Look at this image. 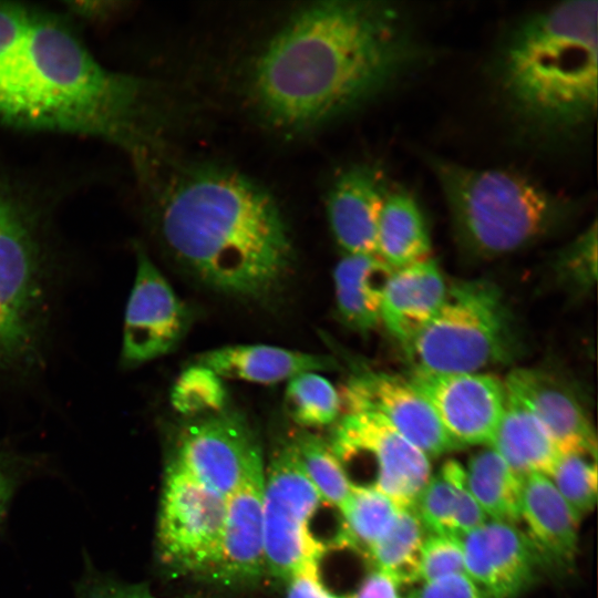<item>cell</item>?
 <instances>
[{"label": "cell", "instance_id": "6da1fadb", "mask_svg": "<svg viewBox=\"0 0 598 598\" xmlns=\"http://www.w3.org/2000/svg\"><path fill=\"white\" fill-rule=\"evenodd\" d=\"M421 56L410 21L395 4L315 2L290 16L257 54L250 96L277 128L306 130L392 87Z\"/></svg>", "mask_w": 598, "mask_h": 598}, {"label": "cell", "instance_id": "7a4b0ae2", "mask_svg": "<svg viewBox=\"0 0 598 598\" xmlns=\"http://www.w3.org/2000/svg\"><path fill=\"white\" fill-rule=\"evenodd\" d=\"M161 230L174 256L216 290L261 297L285 278L292 246L272 197L231 171L199 168L165 198Z\"/></svg>", "mask_w": 598, "mask_h": 598}, {"label": "cell", "instance_id": "3957f363", "mask_svg": "<svg viewBox=\"0 0 598 598\" xmlns=\"http://www.w3.org/2000/svg\"><path fill=\"white\" fill-rule=\"evenodd\" d=\"M598 1L574 0L522 19L494 63L507 113L535 138H569L597 111Z\"/></svg>", "mask_w": 598, "mask_h": 598}, {"label": "cell", "instance_id": "277c9868", "mask_svg": "<svg viewBox=\"0 0 598 598\" xmlns=\"http://www.w3.org/2000/svg\"><path fill=\"white\" fill-rule=\"evenodd\" d=\"M141 94L140 81L105 70L66 28L32 14L25 40L0 75V118L121 138Z\"/></svg>", "mask_w": 598, "mask_h": 598}, {"label": "cell", "instance_id": "5b68a950", "mask_svg": "<svg viewBox=\"0 0 598 598\" xmlns=\"http://www.w3.org/2000/svg\"><path fill=\"white\" fill-rule=\"evenodd\" d=\"M455 238L470 256L491 259L524 248L563 226L574 204L517 172L430 161Z\"/></svg>", "mask_w": 598, "mask_h": 598}, {"label": "cell", "instance_id": "8992f818", "mask_svg": "<svg viewBox=\"0 0 598 598\" xmlns=\"http://www.w3.org/2000/svg\"><path fill=\"white\" fill-rule=\"evenodd\" d=\"M514 349L509 312L499 290L473 280L448 286L442 306L405 351L419 370L477 373L508 360Z\"/></svg>", "mask_w": 598, "mask_h": 598}, {"label": "cell", "instance_id": "52a82bcc", "mask_svg": "<svg viewBox=\"0 0 598 598\" xmlns=\"http://www.w3.org/2000/svg\"><path fill=\"white\" fill-rule=\"evenodd\" d=\"M322 503L293 445L280 447L265 471L262 532L267 573L289 580L303 568L319 565L326 546L310 522Z\"/></svg>", "mask_w": 598, "mask_h": 598}, {"label": "cell", "instance_id": "ba28073f", "mask_svg": "<svg viewBox=\"0 0 598 598\" xmlns=\"http://www.w3.org/2000/svg\"><path fill=\"white\" fill-rule=\"evenodd\" d=\"M226 513V497L197 482L171 460L156 524L161 565L174 573L205 576L217 558Z\"/></svg>", "mask_w": 598, "mask_h": 598}, {"label": "cell", "instance_id": "9c48e42d", "mask_svg": "<svg viewBox=\"0 0 598 598\" xmlns=\"http://www.w3.org/2000/svg\"><path fill=\"white\" fill-rule=\"evenodd\" d=\"M329 445L344 471L369 462L371 486L399 508H412L431 477L430 458L375 414H344Z\"/></svg>", "mask_w": 598, "mask_h": 598}, {"label": "cell", "instance_id": "30bf717a", "mask_svg": "<svg viewBox=\"0 0 598 598\" xmlns=\"http://www.w3.org/2000/svg\"><path fill=\"white\" fill-rule=\"evenodd\" d=\"M172 460L226 498L266 470L249 425L223 410L187 424L177 437Z\"/></svg>", "mask_w": 598, "mask_h": 598}, {"label": "cell", "instance_id": "8fae6325", "mask_svg": "<svg viewBox=\"0 0 598 598\" xmlns=\"http://www.w3.org/2000/svg\"><path fill=\"white\" fill-rule=\"evenodd\" d=\"M38 278L32 240L6 205L0 208V365L32 353Z\"/></svg>", "mask_w": 598, "mask_h": 598}, {"label": "cell", "instance_id": "7c38bea8", "mask_svg": "<svg viewBox=\"0 0 598 598\" xmlns=\"http://www.w3.org/2000/svg\"><path fill=\"white\" fill-rule=\"evenodd\" d=\"M340 400L347 413L378 415L429 458L461 448L408 379L385 372L359 371L348 380Z\"/></svg>", "mask_w": 598, "mask_h": 598}, {"label": "cell", "instance_id": "4fadbf2b", "mask_svg": "<svg viewBox=\"0 0 598 598\" xmlns=\"http://www.w3.org/2000/svg\"><path fill=\"white\" fill-rule=\"evenodd\" d=\"M410 383L431 404L461 446L491 443L506 402V389L485 373H434L414 369Z\"/></svg>", "mask_w": 598, "mask_h": 598}, {"label": "cell", "instance_id": "5bb4252c", "mask_svg": "<svg viewBox=\"0 0 598 598\" xmlns=\"http://www.w3.org/2000/svg\"><path fill=\"white\" fill-rule=\"evenodd\" d=\"M187 311L168 281L142 250L125 311L122 359L138 364L169 352L187 326Z\"/></svg>", "mask_w": 598, "mask_h": 598}, {"label": "cell", "instance_id": "9a60e30c", "mask_svg": "<svg viewBox=\"0 0 598 598\" xmlns=\"http://www.w3.org/2000/svg\"><path fill=\"white\" fill-rule=\"evenodd\" d=\"M465 573L491 598H516L535 581L542 556L516 525L487 520L460 537Z\"/></svg>", "mask_w": 598, "mask_h": 598}, {"label": "cell", "instance_id": "2e32d148", "mask_svg": "<svg viewBox=\"0 0 598 598\" xmlns=\"http://www.w3.org/2000/svg\"><path fill=\"white\" fill-rule=\"evenodd\" d=\"M264 483L265 473L227 497L218 555L205 575L219 584L249 585L268 574L262 532Z\"/></svg>", "mask_w": 598, "mask_h": 598}, {"label": "cell", "instance_id": "e0dca14e", "mask_svg": "<svg viewBox=\"0 0 598 598\" xmlns=\"http://www.w3.org/2000/svg\"><path fill=\"white\" fill-rule=\"evenodd\" d=\"M504 385L542 422L560 456H596L595 431L578 399L563 383L545 371L524 368L512 371Z\"/></svg>", "mask_w": 598, "mask_h": 598}, {"label": "cell", "instance_id": "ac0fdd59", "mask_svg": "<svg viewBox=\"0 0 598 598\" xmlns=\"http://www.w3.org/2000/svg\"><path fill=\"white\" fill-rule=\"evenodd\" d=\"M386 192L383 175L370 165L352 166L334 181L327 216L344 254L377 255L378 223Z\"/></svg>", "mask_w": 598, "mask_h": 598}, {"label": "cell", "instance_id": "d6986e66", "mask_svg": "<svg viewBox=\"0 0 598 598\" xmlns=\"http://www.w3.org/2000/svg\"><path fill=\"white\" fill-rule=\"evenodd\" d=\"M447 288L440 267L430 258L393 270L382 299L381 322L405 350L435 316Z\"/></svg>", "mask_w": 598, "mask_h": 598}, {"label": "cell", "instance_id": "ffe728a7", "mask_svg": "<svg viewBox=\"0 0 598 598\" xmlns=\"http://www.w3.org/2000/svg\"><path fill=\"white\" fill-rule=\"evenodd\" d=\"M543 560L558 568H570L578 549L580 518L543 474L524 477L520 495V519Z\"/></svg>", "mask_w": 598, "mask_h": 598}, {"label": "cell", "instance_id": "44dd1931", "mask_svg": "<svg viewBox=\"0 0 598 598\" xmlns=\"http://www.w3.org/2000/svg\"><path fill=\"white\" fill-rule=\"evenodd\" d=\"M203 365L220 379H237L272 384L305 372L338 368L333 358L289 350L268 344H236L216 348L197 357Z\"/></svg>", "mask_w": 598, "mask_h": 598}, {"label": "cell", "instance_id": "7402d4cb", "mask_svg": "<svg viewBox=\"0 0 598 598\" xmlns=\"http://www.w3.org/2000/svg\"><path fill=\"white\" fill-rule=\"evenodd\" d=\"M489 445L520 477L536 473L549 476L560 457L542 422L507 391L504 412Z\"/></svg>", "mask_w": 598, "mask_h": 598}, {"label": "cell", "instance_id": "603a6c76", "mask_svg": "<svg viewBox=\"0 0 598 598\" xmlns=\"http://www.w3.org/2000/svg\"><path fill=\"white\" fill-rule=\"evenodd\" d=\"M377 255L344 254L333 271L336 302L342 322L368 332L381 322V305L393 272Z\"/></svg>", "mask_w": 598, "mask_h": 598}, {"label": "cell", "instance_id": "cb8c5ba5", "mask_svg": "<svg viewBox=\"0 0 598 598\" xmlns=\"http://www.w3.org/2000/svg\"><path fill=\"white\" fill-rule=\"evenodd\" d=\"M431 238L416 198L403 188L388 189L379 216L377 256L392 269L429 258Z\"/></svg>", "mask_w": 598, "mask_h": 598}, {"label": "cell", "instance_id": "d4e9b609", "mask_svg": "<svg viewBox=\"0 0 598 598\" xmlns=\"http://www.w3.org/2000/svg\"><path fill=\"white\" fill-rule=\"evenodd\" d=\"M523 480L493 448L474 454L465 468L466 486L486 516L514 525L520 519Z\"/></svg>", "mask_w": 598, "mask_h": 598}, {"label": "cell", "instance_id": "484cf974", "mask_svg": "<svg viewBox=\"0 0 598 598\" xmlns=\"http://www.w3.org/2000/svg\"><path fill=\"white\" fill-rule=\"evenodd\" d=\"M399 509L377 488L353 484L348 501L340 509L342 524L336 544L354 549L368 558L392 528Z\"/></svg>", "mask_w": 598, "mask_h": 598}, {"label": "cell", "instance_id": "4316f807", "mask_svg": "<svg viewBox=\"0 0 598 598\" xmlns=\"http://www.w3.org/2000/svg\"><path fill=\"white\" fill-rule=\"evenodd\" d=\"M424 530L413 507L400 508L392 528L370 551L368 559L398 585L420 580Z\"/></svg>", "mask_w": 598, "mask_h": 598}, {"label": "cell", "instance_id": "83f0119b", "mask_svg": "<svg viewBox=\"0 0 598 598\" xmlns=\"http://www.w3.org/2000/svg\"><path fill=\"white\" fill-rule=\"evenodd\" d=\"M291 444L321 501L340 511L348 501L353 484L329 442L315 434L302 432Z\"/></svg>", "mask_w": 598, "mask_h": 598}, {"label": "cell", "instance_id": "f1b7e54d", "mask_svg": "<svg viewBox=\"0 0 598 598\" xmlns=\"http://www.w3.org/2000/svg\"><path fill=\"white\" fill-rule=\"evenodd\" d=\"M286 403L291 419L302 426L334 423L341 409L334 386L317 372H305L289 380Z\"/></svg>", "mask_w": 598, "mask_h": 598}, {"label": "cell", "instance_id": "f546056e", "mask_svg": "<svg viewBox=\"0 0 598 598\" xmlns=\"http://www.w3.org/2000/svg\"><path fill=\"white\" fill-rule=\"evenodd\" d=\"M464 476L462 464L448 460L437 474L430 477L417 496L413 508L430 534L454 536L457 484Z\"/></svg>", "mask_w": 598, "mask_h": 598}, {"label": "cell", "instance_id": "4dcf8cb0", "mask_svg": "<svg viewBox=\"0 0 598 598\" xmlns=\"http://www.w3.org/2000/svg\"><path fill=\"white\" fill-rule=\"evenodd\" d=\"M548 477L579 518L595 507L598 478L595 455H561Z\"/></svg>", "mask_w": 598, "mask_h": 598}, {"label": "cell", "instance_id": "1f68e13d", "mask_svg": "<svg viewBox=\"0 0 598 598\" xmlns=\"http://www.w3.org/2000/svg\"><path fill=\"white\" fill-rule=\"evenodd\" d=\"M225 398L221 379L198 364H193L179 375L171 396L178 412L190 415L221 411Z\"/></svg>", "mask_w": 598, "mask_h": 598}, {"label": "cell", "instance_id": "d6a6232c", "mask_svg": "<svg viewBox=\"0 0 598 598\" xmlns=\"http://www.w3.org/2000/svg\"><path fill=\"white\" fill-rule=\"evenodd\" d=\"M558 274L578 289H589L597 277V224L566 246L557 258Z\"/></svg>", "mask_w": 598, "mask_h": 598}, {"label": "cell", "instance_id": "836d02e7", "mask_svg": "<svg viewBox=\"0 0 598 598\" xmlns=\"http://www.w3.org/2000/svg\"><path fill=\"white\" fill-rule=\"evenodd\" d=\"M463 573H465V566L460 538L430 534L424 539L421 549L420 580L427 582L447 575Z\"/></svg>", "mask_w": 598, "mask_h": 598}, {"label": "cell", "instance_id": "e575fe53", "mask_svg": "<svg viewBox=\"0 0 598 598\" xmlns=\"http://www.w3.org/2000/svg\"><path fill=\"white\" fill-rule=\"evenodd\" d=\"M75 598H157L146 584L128 582L103 571L85 558L75 586Z\"/></svg>", "mask_w": 598, "mask_h": 598}, {"label": "cell", "instance_id": "d590c367", "mask_svg": "<svg viewBox=\"0 0 598 598\" xmlns=\"http://www.w3.org/2000/svg\"><path fill=\"white\" fill-rule=\"evenodd\" d=\"M32 13L9 3H0V72L23 43Z\"/></svg>", "mask_w": 598, "mask_h": 598}, {"label": "cell", "instance_id": "8d00e7d4", "mask_svg": "<svg viewBox=\"0 0 598 598\" xmlns=\"http://www.w3.org/2000/svg\"><path fill=\"white\" fill-rule=\"evenodd\" d=\"M33 470L30 460L0 451V528L4 524L16 494L31 478Z\"/></svg>", "mask_w": 598, "mask_h": 598}, {"label": "cell", "instance_id": "74e56055", "mask_svg": "<svg viewBox=\"0 0 598 598\" xmlns=\"http://www.w3.org/2000/svg\"><path fill=\"white\" fill-rule=\"evenodd\" d=\"M409 598H491L467 574H452L427 582Z\"/></svg>", "mask_w": 598, "mask_h": 598}, {"label": "cell", "instance_id": "f35d334b", "mask_svg": "<svg viewBox=\"0 0 598 598\" xmlns=\"http://www.w3.org/2000/svg\"><path fill=\"white\" fill-rule=\"evenodd\" d=\"M287 598H341L322 584L319 565L303 568L288 580Z\"/></svg>", "mask_w": 598, "mask_h": 598}, {"label": "cell", "instance_id": "ab89813d", "mask_svg": "<svg viewBox=\"0 0 598 598\" xmlns=\"http://www.w3.org/2000/svg\"><path fill=\"white\" fill-rule=\"evenodd\" d=\"M398 584L385 573L373 570L348 598H400Z\"/></svg>", "mask_w": 598, "mask_h": 598}, {"label": "cell", "instance_id": "60d3db41", "mask_svg": "<svg viewBox=\"0 0 598 598\" xmlns=\"http://www.w3.org/2000/svg\"><path fill=\"white\" fill-rule=\"evenodd\" d=\"M4 205V203L0 199V208Z\"/></svg>", "mask_w": 598, "mask_h": 598}]
</instances>
